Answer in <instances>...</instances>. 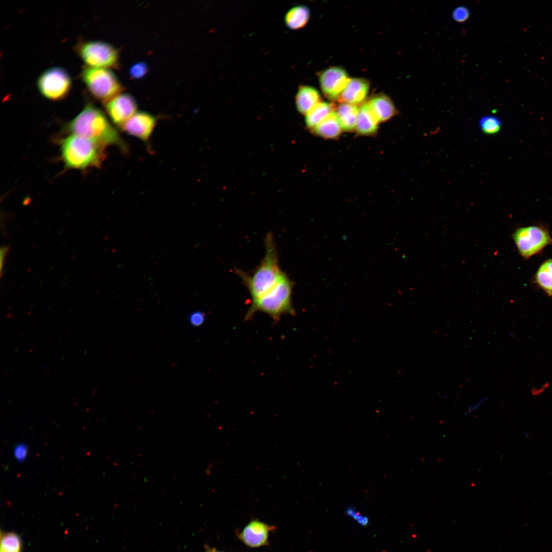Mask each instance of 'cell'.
I'll list each match as a JSON object with an SVG mask.
<instances>
[{"label": "cell", "instance_id": "6da1fadb", "mask_svg": "<svg viewBox=\"0 0 552 552\" xmlns=\"http://www.w3.org/2000/svg\"><path fill=\"white\" fill-rule=\"evenodd\" d=\"M67 128L72 134L84 137L105 147L115 145L125 149L118 132L106 116L91 103L85 105L68 123Z\"/></svg>", "mask_w": 552, "mask_h": 552}, {"label": "cell", "instance_id": "7a4b0ae2", "mask_svg": "<svg viewBox=\"0 0 552 552\" xmlns=\"http://www.w3.org/2000/svg\"><path fill=\"white\" fill-rule=\"evenodd\" d=\"M264 256L251 275L242 270L236 272L249 291L251 301L258 299L272 289L284 274L279 264L278 251L272 233L265 240Z\"/></svg>", "mask_w": 552, "mask_h": 552}, {"label": "cell", "instance_id": "3957f363", "mask_svg": "<svg viewBox=\"0 0 552 552\" xmlns=\"http://www.w3.org/2000/svg\"><path fill=\"white\" fill-rule=\"evenodd\" d=\"M105 147L84 137L72 134L60 143L61 158L69 168L99 167L105 157Z\"/></svg>", "mask_w": 552, "mask_h": 552}, {"label": "cell", "instance_id": "277c9868", "mask_svg": "<svg viewBox=\"0 0 552 552\" xmlns=\"http://www.w3.org/2000/svg\"><path fill=\"white\" fill-rule=\"evenodd\" d=\"M293 283L285 273L278 284L267 293L251 301L245 315L249 319L258 312H263L278 320L285 314L294 315L292 303Z\"/></svg>", "mask_w": 552, "mask_h": 552}, {"label": "cell", "instance_id": "5b68a950", "mask_svg": "<svg viewBox=\"0 0 552 552\" xmlns=\"http://www.w3.org/2000/svg\"><path fill=\"white\" fill-rule=\"evenodd\" d=\"M80 77L90 94L96 99L106 103L121 93V82L108 68L85 66Z\"/></svg>", "mask_w": 552, "mask_h": 552}, {"label": "cell", "instance_id": "8992f818", "mask_svg": "<svg viewBox=\"0 0 552 552\" xmlns=\"http://www.w3.org/2000/svg\"><path fill=\"white\" fill-rule=\"evenodd\" d=\"M74 50L87 66L108 69L118 67V50L107 42L81 38Z\"/></svg>", "mask_w": 552, "mask_h": 552}, {"label": "cell", "instance_id": "52a82bcc", "mask_svg": "<svg viewBox=\"0 0 552 552\" xmlns=\"http://www.w3.org/2000/svg\"><path fill=\"white\" fill-rule=\"evenodd\" d=\"M37 85L40 94L45 98L54 101H61L70 94L72 80L64 68L54 66L41 74Z\"/></svg>", "mask_w": 552, "mask_h": 552}, {"label": "cell", "instance_id": "ba28073f", "mask_svg": "<svg viewBox=\"0 0 552 552\" xmlns=\"http://www.w3.org/2000/svg\"><path fill=\"white\" fill-rule=\"evenodd\" d=\"M512 237L519 254L526 259L552 243V238L547 230L539 226L519 228Z\"/></svg>", "mask_w": 552, "mask_h": 552}, {"label": "cell", "instance_id": "9c48e42d", "mask_svg": "<svg viewBox=\"0 0 552 552\" xmlns=\"http://www.w3.org/2000/svg\"><path fill=\"white\" fill-rule=\"evenodd\" d=\"M105 108L113 123L121 128L126 121L137 112V105L131 95L121 93L105 103Z\"/></svg>", "mask_w": 552, "mask_h": 552}, {"label": "cell", "instance_id": "30bf717a", "mask_svg": "<svg viewBox=\"0 0 552 552\" xmlns=\"http://www.w3.org/2000/svg\"><path fill=\"white\" fill-rule=\"evenodd\" d=\"M350 79L343 68L333 66L323 71L319 75L320 87L324 95L330 100H339Z\"/></svg>", "mask_w": 552, "mask_h": 552}, {"label": "cell", "instance_id": "8fae6325", "mask_svg": "<svg viewBox=\"0 0 552 552\" xmlns=\"http://www.w3.org/2000/svg\"><path fill=\"white\" fill-rule=\"evenodd\" d=\"M275 527L257 519L251 520L244 528L237 533L238 538L246 546L251 548L260 547L268 545L270 532Z\"/></svg>", "mask_w": 552, "mask_h": 552}, {"label": "cell", "instance_id": "7c38bea8", "mask_svg": "<svg viewBox=\"0 0 552 552\" xmlns=\"http://www.w3.org/2000/svg\"><path fill=\"white\" fill-rule=\"evenodd\" d=\"M157 123L153 115L145 111H137L123 125L121 129L127 134L142 141H147L152 134Z\"/></svg>", "mask_w": 552, "mask_h": 552}, {"label": "cell", "instance_id": "4fadbf2b", "mask_svg": "<svg viewBox=\"0 0 552 552\" xmlns=\"http://www.w3.org/2000/svg\"><path fill=\"white\" fill-rule=\"evenodd\" d=\"M370 83L365 79H350L346 88L342 92L339 101L354 105L363 102L368 94Z\"/></svg>", "mask_w": 552, "mask_h": 552}, {"label": "cell", "instance_id": "5bb4252c", "mask_svg": "<svg viewBox=\"0 0 552 552\" xmlns=\"http://www.w3.org/2000/svg\"><path fill=\"white\" fill-rule=\"evenodd\" d=\"M378 122L386 121L397 113L392 101L384 94H378L367 102Z\"/></svg>", "mask_w": 552, "mask_h": 552}, {"label": "cell", "instance_id": "9a60e30c", "mask_svg": "<svg viewBox=\"0 0 552 552\" xmlns=\"http://www.w3.org/2000/svg\"><path fill=\"white\" fill-rule=\"evenodd\" d=\"M320 100L318 91L309 86L300 87L295 97L296 107L301 113L306 114Z\"/></svg>", "mask_w": 552, "mask_h": 552}, {"label": "cell", "instance_id": "2e32d148", "mask_svg": "<svg viewBox=\"0 0 552 552\" xmlns=\"http://www.w3.org/2000/svg\"><path fill=\"white\" fill-rule=\"evenodd\" d=\"M379 123L367 103L359 108L356 129L360 134L369 135L377 130Z\"/></svg>", "mask_w": 552, "mask_h": 552}, {"label": "cell", "instance_id": "e0dca14e", "mask_svg": "<svg viewBox=\"0 0 552 552\" xmlns=\"http://www.w3.org/2000/svg\"><path fill=\"white\" fill-rule=\"evenodd\" d=\"M313 129L317 135L323 137L334 139L340 134L342 129L336 112L333 111Z\"/></svg>", "mask_w": 552, "mask_h": 552}, {"label": "cell", "instance_id": "ac0fdd59", "mask_svg": "<svg viewBox=\"0 0 552 552\" xmlns=\"http://www.w3.org/2000/svg\"><path fill=\"white\" fill-rule=\"evenodd\" d=\"M358 111L356 105L342 103L338 106L336 113L343 130L351 131L355 128Z\"/></svg>", "mask_w": 552, "mask_h": 552}, {"label": "cell", "instance_id": "d6986e66", "mask_svg": "<svg viewBox=\"0 0 552 552\" xmlns=\"http://www.w3.org/2000/svg\"><path fill=\"white\" fill-rule=\"evenodd\" d=\"M334 105L326 102H319L306 114L308 127L314 129L329 114L334 111Z\"/></svg>", "mask_w": 552, "mask_h": 552}, {"label": "cell", "instance_id": "ffe728a7", "mask_svg": "<svg viewBox=\"0 0 552 552\" xmlns=\"http://www.w3.org/2000/svg\"><path fill=\"white\" fill-rule=\"evenodd\" d=\"M310 16L309 9L304 6H297L290 9L285 20L287 26L292 29L303 27L307 23Z\"/></svg>", "mask_w": 552, "mask_h": 552}, {"label": "cell", "instance_id": "44dd1931", "mask_svg": "<svg viewBox=\"0 0 552 552\" xmlns=\"http://www.w3.org/2000/svg\"><path fill=\"white\" fill-rule=\"evenodd\" d=\"M535 281L549 296L552 297V259L540 266L536 273Z\"/></svg>", "mask_w": 552, "mask_h": 552}, {"label": "cell", "instance_id": "7402d4cb", "mask_svg": "<svg viewBox=\"0 0 552 552\" xmlns=\"http://www.w3.org/2000/svg\"><path fill=\"white\" fill-rule=\"evenodd\" d=\"M479 126L484 133L487 135H494L500 131L502 122L496 116L487 115L480 119Z\"/></svg>", "mask_w": 552, "mask_h": 552}, {"label": "cell", "instance_id": "603a6c76", "mask_svg": "<svg viewBox=\"0 0 552 552\" xmlns=\"http://www.w3.org/2000/svg\"><path fill=\"white\" fill-rule=\"evenodd\" d=\"M21 542L16 533L11 532L1 536L0 552H20Z\"/></svg>", "mask_w": 552, "mask_h": 552}, {"label": "cell", "instance_id": "cb8c5ba5", "mask_svg": "<svg viewBox=\"0 0 552 552\" xmlns=\"http://www.w3.org/2000/svg\"><path fill=\"white\" fill-rule=\"evenodd\" d=\"M345 513L348 516L351 518L362 526L366 527L369 524L368 517L362 514L354 507H348Z\"/></svg>", "mask_w": 552, "mask_h": 552}, {"label": "cell", "instance_id": "d4e9b609", "mask_svg": "<svg viewBox=\"0 0 552 552\" xmlns=\"http://www.w3.org/2000/svg\"><path fill=\"white\" fill-rule=\"evenodd\" d=\"M148 71V66L144 62H139L133 65L130 70L129 74L131 78L139 79L144 77Z\"/></svg>", "mask_w": 552, "mask_h": 552}, {"label": "cell", "instance_id": "484cf974", "mask_svg": "<svg viewBox=\"0 0 552 552\" xmlns=\"http://www.w3.org/2000/svg\"><path fill=\"white\" fill-rule=\"evenodd\" d=\"M470 16L469 10L465 6H459L455 8L452 13L453 20L459 23L467 21Z\"/></svg>", "mask_w": 552, "mask_h": 552}, {"label": "cell", "instance_id": "4316f807", "mask_svg": "<svg viewBox=\"0 0 552 552\" xmlns=\"http://www.w3.org/2000/svg\"><path fill=\"white\" fill-rule=\"evenodd\" d=\"M28 451L27 445L24 443H19L14 448V456L18 462H22L27 458Z\"/></svg>", "mask_w": 552, "mask_h": 552}, {"label": "cell", "instance_id": "83f0119b", "mask_svg": "<svg viewBox=\"0 0 552 552\" xmlns=\"http://www.w3.org/2000/svg\"><path fill=\"white\" fill-rule=\"evenodd\" d=\"M488 401H489V398L488 397H483V398L480 399L475 404L470 406L467 409V410H466L463 413V415L464 416H467V415L472 413L474 411H475L478 408H479L481 406L482 404H484L485 402H486Z\"/></svg>", "mask_w": 552, "mask_h": 552}, {"label": "cell", "instance_id": "f1b7e54d", "mask_svg": "<svg viewBox=\"0 0 552 552\" xmlns=\"http://www.w3.org/2000/svg\"><path fill=\"white\" fill-rule=\"evenodd\" d=\"M204 315L200 312L193 313L190 318L191 322L193 325L199 326L204 321Z\"/></svg>", "mask_w": 552, "mask_h": 552}, {"label": "cell", "instance_id": "f546056e", "mask_svg": "<svg viewBox=\"0 0 552 552\" xmlns=\"http://www.w3.org/2000/svg\"><path fill=\"white\" fill-rule=\"evenodd\" d=\"M9 250V246H7V245L3 246L1 247V260H0L1 265L0 266H1V277H2V274H3L2 271H3V268L4 262H5V258H6L7 254L8 253Z\"/></svg>", "mask_w": 552, "mask_h": 552}, {"label": "cell", "instance_id": "4dcf8cb0", "mask_svg": "<svg viewBox=\"0 0 552 552\" xmlns=\"http://www.w3.org/2000/svg\"><path fill=\"white\" fill-rule=\"evenodd\" d=\"M205 552H222L218 550L215 548L211 547L209 546L205 545Z\"/></svg>", "mask_w": 552, "mask_h": 552}]
</instances>
